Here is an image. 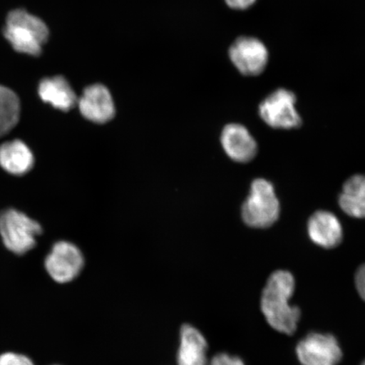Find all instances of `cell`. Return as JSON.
<instances>
[{
    "instance_id": "obj_17",
    "label": "cell",
    "mask_w": 365,
    "mask_h": 365,
    "mask_svg": "<svg viewBox=\"0 0 365 365\" xmlns=\"http://www.w3.org/2000/svg\"><path fill=\"white\" fill-rule=\"evenodd\" d=\"M0 365H35L26 355L16 353H4L0 355Z\"/></svg>"
},
{
    "instance_id": "obj_4",
    "label": "cell",
    "mask_w": 365,
    "mask_h": 365,
    "mask_svg": "<svg viewBox=\"0 0 365 365\" xmlns=\"http://www.w3.org/2000/svg\"><path fill=\"white\" fill-rule=\"evenodd\" d=\"M42 232L39 222L16 209L0 212V235L4 246L14 254L22 255L33 250Z\"/></svg>"
},
{
    "instance_id": "obj_18",
    "label": "cell",
    "mask_w": 365,
    "mask_h": 365,
    "mask_svg": "<svg viewBox=\"0 0 365 365\" xmlns=\"http://www.w3.org/2000/svg\"><path fill=\"white\" fill-rule=\"evenodd\" d=\"M211 365H245V363L236 356L219 354L212 359Z\"/></svg>"
},
{
    "instance_id": "obj_7",
    "label": "cell",
    "mask_w": 365,
    "mask_h": 365,
    "mask_svg": "<svg viewBox=\"0 0 365 365\" xmlns=\"http://www.w3.org/2000/svg\"><path fill=\"white\" fill-rule=\"evenodd\" d=\"M296 354L302 365H337L342 358L336 337L317 332L304 337L297 345Z\"/></svg>"
},
{
    "instance_id": "obj_5",
    "label": "cell",
    "mask_w": 365,
    "mask_h": 365,
    "mask_svg": "<svg viewBox=\"0 0 365 365\" xmlns=\"http://www.w3.org/2000/svg\"><path fill=\"white\" fill-rule=\"evenodd\" d=\"M296 96L286 89H278L259 104V114L274 129L291 130L302 125L296 110Z\"/></svg>"
},
{
    "instance_id": "obj_8",
    "label": "cell",
    "mask_w": 365,
    "mask_h": 365,
    "mask_svg": "<svg viewBox=\"0 0 365 365\" xmlns=\"http://www.w3.org/2000/svg\"><path fill=\"white\" fill-rule=\"evenodd\" d=\"M230 57L242 75H261L268 62L266 46L257 38L241 36L232 44Z\"/></svg>"
},
{
    "instance_id": "obj_13",
    "label": "cell",
    "mask_w": 365,
    "mask_h": 365,
    "mask_svg": "<svg viewBox=\"0 0 365 365\" xmlns=\"http://www.w3.org/2000/svg\"><path fill=\"white\" fill-rule=\"evenodd\" d=\"M38 95L43 102L65 112L70 111L78 101L74 90L68 84V81L61 76L41 81Z\"/></svg>"
},
{
    "instance_id": "obj_2",
    "label": "cell",
    "mask_w": 365,
    "mask_h": 365,
    "mask_svg": "<svg viewBox=\"0 0 365 365\" xmlns=\"http://www.w3.org/2000/svg\"><path fill=\"white\" fill-rule=\"evenodd\" d=\"M4 35L17 52L38 56L48 41L49 31L38 17L24 10H15L9 13Z\"/></svg>"
},
{
    "instance_id": "obj_6",
    "label": "cell",
    "mask_w": 365,
    "mask_h": 365,
    "mask_svg": "<svg viewBox=\"0 0 365 365\" xmlns=\"http://www.w3.org/2000/svg\"><path fill=\"white\" fill-rule=\"evenodd\" d=\"M45 268L58 284H67L79 276L84 267V257L74 244L59 241L45 259Z\"/></svg>"
},
{
    "instance_id": "obj_10",
    "label": "cell",
    "mask_w": 365,
    "mask_h": 365,
    "mask_svg": "<svg viewBox=\"0 0 365 365\" xmlns=\"http://www.w3.org/2000/svg\"><path fill=\"white\" fill-rule=\"evenodd\" d=\"M221 143L227 156L237 163H249L257 154V141L245 126L239 124L225 127Z\"/></svg>"
},
{
    "instance_id": "obj_19",
    "label": "cell",
    "mask_w": 365,
    "mask_h": 365,
    "mask_svg": "<svg viewBox=\"0 0 365 365\" xmlns=\"http://www.w3.org/2000/svg\"><path fill=\"white\" fill-rule=\"evenodd\" d=\"M355 285L359 294L365 301V264H362L356 272Z\"/></svg>"
},
{
    "instance_id": "obj_20",
    "label": "cell",
    "mask_w": 365,
    "mask_h": 365,
    "mask_svg": "<svg viewBox=\"0 0 365 365\" xmlns=\"http://www.w3.org/2000/svg\"><path fill=\"white\" fill-rule=\"evenodd\" d=\"M228 6L235 10L243 11L252 6L257 0H225Z\"/></svg>"
},
{
    "instance_id": "obj_1",
    "label": "cell",
    "mask_w": 365,
    "mask_h": 365,
    "mask_svg": "<svg viewBox=\"0 0 365 365\" xmlns=\"http://www.w3.org/2000/svg\"><path fill=\"white\" fill-rule=\"evenodd\" d=\"M295 290V280L289 272L279 270L269 277L264 287L262 312L274 330L293 335L297 330L301 312L289 303Z\"/></svg>"
},
{
    "instance_id": "obj_11",
    "label": "cell",
    "mask_w": 365,
    "mask_h": 365,
    "mask_svg": "<svg viewBox=\"0 0 365 365\" xmlns=\"http://www.w3.org/2000/svg\"><path fill=\"white\" fill-rule=\"evenodd\" d=\"M307 230L310 240L325 249L336 247L344 237L339 218L327 211L314 212L309 219Z\"/></svg>"
},
{
    "instance_id": "obj_14",
    "label": "cell",
    "mask_w": 365,
    "mask_h": 365,
    "mask_svg": "<svg viewBox=\"0 0 365 365\" xmlns=\"http://www.w3.org/2000/svg\"><path fill=\"white\" fill-rule=\"evenodd\" d=\"M207 342L196 328L185 325L180 332L179 365H207Z\"/></svg>"
},
{
    "instance_id": "obj_21",
    "label": "cell",
    "mask_w": 365,
    "mask_h": 365,
    "mask_svg": "<svg viewBox=\"0 0 365 365\" xmlns=\"http://www.w3.org/2000/svg\"><path fill=\"white\" fill-rule=\"evenodd\" d=\"M361 365H365V361Z\"/></svg>"
},
{
    "instance_id": "obj_3",
    "label": "cell",
    "mask_w": 365,
    "mask_h": 365,
    "mask_svg": "<svg viewBox=\"0 0 365 365\" xmlns=\"http://www.w3.org/2000/svg\"><path fill=\"white\" fill-rule=\"evenodd\" d=\"M279 214L280 204L272 182L264 179L254 180L242 207V218L246 225L267 228L277 221Z\"/></svg>"
},
{
    "instance_id": "obj_9",
    "label": "cell",
    "mask_w": 365,
    "mask_h": 365,
    "mask_svg": "<svg viewBox=\"0 0 365 365\" xmlns=\"http://www.w3.org/2000/svg\"><path fill=\"white\" fill-rule=\"evenodd\" d=\"M77 105L81 115L95 124H105L115 115V105L110 91L101 84L86 88Z\"/></svg>"
},
{
    "instance_id": "obj_12",
    "label": "cell",
    "mask_w": 365,
    "mask_h": 365,
    "mask_svg": "<svg viewBox=\"0 0 365 365\" xmlns=\"http://www.w3.org/2000/svg\"><path fill=\"white\" fill-rule=\"evenodd\" d=\"M33 152L21 140L6 141L0 145V167L12 175L22 176L33 170Z\"/></svg>"
},
{
    "instance_id": "obj_16",
    "label": "cell",
    "mask_w": 365,
    "mask_h": 365,
    "mask_svg": "<svg viewBox=\"0 0 365 365\" xmlns=\"http://www.w3.org/2000/svg\"><path fill=\"white\" fill-rule=\"evenodd\" d=\"M21 103L12 90L0 85V137L10 133L19 122Z\"/></svg>"
},
{
    "instance_id": "obj_15",
    "label": "cell",
    "mask_w": 365,
    "mask_h": 365,
    "mask_svg": "<svg viewBox=\"0 0 365 365\" xmlns=\"http://www.w3.org/2000/svg\"><path fill=\"white\" fill-rule=\"evenodd\" d=\"M339 205L349 216L365 218V175H354L345 182Z\"/></svg>"
}]
</instances>
